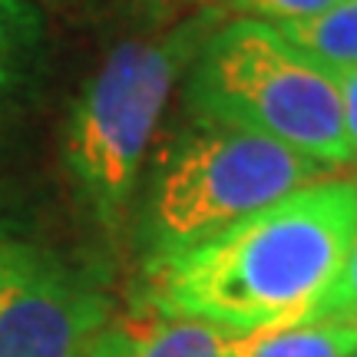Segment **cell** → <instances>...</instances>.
Wrapping results in <instances>:
<instances>
[{
    "label": "cell",
    "instance_id": "cell-12",
    "mask_svg": "<svg viewBox=\"0 0 357 357\" xmlns=\"http://www.w3.org/2000/svg\"><path fill=\"white\" fill-rule=\"evenodd\" d=\"M337 83V100H341V123H344V142L351 162H357V70L334 73Z\"/></svg>",
    "mask_w": 357,
    "mask_h": 357
},
{
    "label": "cell",
    "instance_id": "cell-2",
    "mask_svg": "<svg viewBox=\"0 0 357 357\" xmlns=\"http://www.w3.org/2000/svg\"><path fill=\"white\" fill-rule=\"evenodd\" d=\"M225 20L215 3H205L169 30L123 40L77 93L63 126V169L77 205L102 235L126 231L159 119Z\"/></svg>",
    "mask_w": 357,
    "mask_h": 357
},
{
    "label": "cell",
    "instance_id": "cell-6",
    "mask_svg": "<svg viewBox=\"0 0 357 357\" xmlns=\"http://www.w3.org/2000/svg\"><path fill=\"white\" fill-rule=\"evenodd\" d=\"M229 334L202 321L172 318L146 305L113 311L89 357H222Z\"/></svg>",
    "mask_w": 357,
    "mask_h": 357
},
{
    "label": "cell",
    "instance_id": "cell-10",
    "mask_svg": "<svg viewBox=\"0 0 357 357\" xmlns=\"http://www.w3.org/2000/svg\"><path fill=\"white\" fill-rule=\"evenodd\" d=\"M205 3H215L225 17L235 13L238 20L288 26V24H298V20H307L314 13H324L328 7L341 3V0H205Z\"/></svg>",
    "mask_w": 357,
    "mask_h": 357
},
{
    "label": "cell",
    "instance_id": "cell-9",
    "mask_svg": "<svg viewBox=\"0 0 357 357\" xmlns=\"http://www.w3.org/2000/svg\"><path fill=\"white\" fill-rule=\"evenodd\" d=\"M275 30L331 77L357 70V0H341L324 13Z\"/></svg>",
    "mask_w": 357,
    "mask_h": 357
},
{
    "label": "cell",
    "instance_id": "cell-3",
    "mask_svg": "<svg viewBox=\"0 0 357 357\" xmlns=\"http://www.w3.org/2000/svg\"><path fill=\"white\" fill-rule=\"evenodd\" d=\"M331 169L258 132L195 119L155 153L132 205V238L142 265L205 245Z\"/></svg>",
    "mask_w": 357,
    "mask_h": 357
},
{
    "label": "cell",
    "instance_id": "cell-4",
    "mask_svg": "<svg viewBox=\"0 0 357 357\" xmlns=\"http://www.w3.org/2000/svg\"><path fill=\"white\" fill-rule=\"evenodd\" d=\"M182 96L195 119L258 132L328 169L351 162L334 77L268 24L225 20L189 66Z\"/></svg>",
    "mask_w": 357,
    "mask_h": 357
},
{
    "label": "cell",
    "instance_id": "cell-11",
    "mask_svg": "<svg viewBox=\"0 0 357 357\" xmlns=\"http://www.w3.org/2000/svg\"><path fill=\"white\" fill-rule=\"evenodd\" d=\"M314 314H331V318H344L357 324V242L347 255V265L341 271V278L334 284V291L328 294V301L314 311ZM311 314V318H314Z\"/></svg>",
    "mask_w": 357,
    "mask_h": 357
},
{
    "label": "cell",
    "instance_id": "cell-8",
    "mask_svg": "<svg viewBox=\"0 0 357 357\" xmlns=\"http://www.w3.org/2000/svg\"><path fill=\"white\" fill-rule=\"evenodd\" d=\"M47 26L33 0H0V106L20 96L40 73Z\"/></svg>",
    "mask_w": 357,
    "mask_h": 357
},
{
    "label": "cell",
    "instance_id": "cell-5",
    "mask_svg": "<svg viewBox=\"0 0 357 357\" xmlns=\"http://www.w3.org/2000/svg\"><path fill=\"white\" fill-rule=\"evenodd\" d=\"M116 307L86 271L0 235V357H89Z\"/></svg>",
    "mask_w": 357,
    "mask_h": 357
},
{
    "label": "cell",
    "instance_id": "cell-7",
    "mask_svg": "<svg viewBox=\"0 0 357 357\" xmlns=\"http://www.w3.org/2000/svg\"><path fill=\"white\" fill-rule=\"evenodd\" d=\"M222 357H357V324L331 314L229 334Z\"/></svg>",
    "mask_w": 357,
    "mask_h": 357
},
{
    "label": "cell",
    "instance_id": "cell-1",
    "mask_svg": "<svg viewBox=\"0 0 357 357\" xmlns=\"http://www.w3.org/2000/svg\"><path fill=\"white\" fill-rule=\"evenodd\" d=\"M357 242V182L321 178L185 255L142 265L139 301L225 334L311 318Z\"/></svg>",
    "mask_w": 357,
    "mask_h": 357
}]
</instances>
